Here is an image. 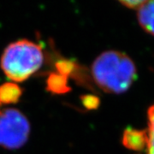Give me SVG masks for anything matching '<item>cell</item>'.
<instances>
[{
    "label": "cell",
    "instance_id": "cell-6",
    "mask_svg": "<svg viewBox=\"0 0 154 154\" xmlns=\"http://www.w3.org/2000/svg\"><path fill=\"white\" fill-rule=\"evenodd\" d=\"M137 11L138 22L140 27L149 34L154 35V1H146Z\"/></svg>",
    "mask_w": 154,
    "mask_h": 154
},
{
    "label": "cell",
    "instance_id": "cell-9",
    "mask_svg": "<svg viewBox=\"0 0 154 154\" xmlns=\"http://www.w3.org/2000/svg\"><path fill=\"white\" fill-rule=\"evenodd\" d=\"M148 118V142L146 146L147 154H154V105H151L147 110Z\"/></svg>",
    "mask_w": 154,
    "mask_h": 154
},
{
    "label": "cell",
    "instance_id": "cell-2",
    "mask_svg": "<svg viewBox=\"0 0 154 154\" xmlns=\"http://www.w3.org/2000/svg\"><path fill=\"white\" fill-rule=\"evenodd\" d=\"M44 52L39 45L28 39L10 44L1 57V69L13 82H22L40 69Z\"/></svg>",
    "mask_w": 154,
    "mask_h": 154
},
{
    "label": "cell",
    "instance_id": "cell-10",
    "mask_svg": "<svg viewBox=\"0 0 154 154\" xmlns=\"http://www.w3.org/2000/svg\"><path fill=\"white\" fill-rule=\"evenodd\" d=\"M82 102L88 110H95L99 105V99L94 95H84L82 97Z\"/></svg>",
    "mask_w": 154,
    "mask_h": 154
},
{
    "label": "cell",
    "instance_id": "cell-3",
    "mask_svg": "<svg viewBox=\"0 0 154 154\" xmlns=\"http://www.w3.org/2000/svg\"><path fill=\"white\" fill-rule=\"evenodd\" d=\"M31 131L27 116L17 109L0 108V146L17 150L27 143Z\"/></svg>",
    "mask_w": 154,
    "mask_h": 154
},
{
    "label": "cell",
    "instance_id": "cell-1",
    "mask_svg": "<svg viewBox=\"0 0 154 154\" xmlns=\"http://www.w3.org/2000/svg\"><path fill=\"white\" fill-rule=\"evenodd\" d=\"M95 84L108 94L126 92L137 78L136 66L128 56L118 51H106L97 57L92 65Z\"/></svg>",
    "mask_w": 154,
    "mask_h": 154
},
{
    "label": "cell",
    "instance_id": "cell-5",
    "mask_svg": "<svg viewBox=\"0 0 154 154\" xmlns=\"http://www.w3.org/2000/svg\"><path fill=\"white\" fill-rule=\"evenodd\" d=\"M22 95V90L17 83L6 82L0 86V108L16 104Z\"/></svg>",
    "mask_w": 154,
    "mask_h": 154
},
{
    "label": "cell",
    "instance_id": "cell-4",
    "mask_svg": "<svg viewBox=\"0 0 154 154\" xmlns=\"http://www.w3.org/2000/svg\"><path fill=\"white\" fill-rule=\"evenodd\" d=\"M148 142L147 130H140L128 128L123 132L122 145L132 151H142L146 147Z\"/></svg>",
    "mask_w": 154,
    "mask_h": 154
},
{
    "label": "cell",
    "instance_id": "cell-11",
    "mask_svg": "<svg viewBox=\"0 0 154 154\" xmlns=\"http://www.w3.org/2000/svg\"><path fill=\"white\" fill-rule=\"evenodd\" d=\"M146 3V1L143 0H128V1H120V4L125 6L128 9H132V10H140L142 6Z\"/></svg>",
    "mask_w": 154,
    "mask_h": 154
},
{
    "label": "cell",
    "instance_id": "cell-7",
    "mask_svg": "<svg viewBox=\"0 0 154 154\" xmlns=\"http://www.w3.org/2000/svg\"><path fill=\"white\" fill-rule=\"evenodd\" d=\"M67 77L58 74L57 72H52L46 79V89L54 94H64L70 91Z\"/></svg>",
    "mask_w": 154,
    "mask_h": 154
},
{
    "label": "cell",
    "instance_id": "cell-8",
    "mask_svg": "<svg viewBox=\"0 0 154 154\" xmlns=\"http://www.w3.org/2000/svg\"><path fill=\"white\" fill-rule=\"evenodd\" d=\"M79 65L75 62H73L72 60H68V59H62L56 62L55 68L58 74H60L63 76L69 77L75 75L76 71L79 69H78Z\"/></svg>",
    "mask_w": 154,
    "mask_h": 154
}]
</instances>
